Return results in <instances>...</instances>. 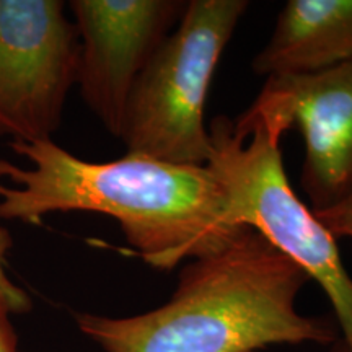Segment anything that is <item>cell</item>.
Returning a JSON list of instances; mask_svg holds the SVG:
<instances>
[{"label": "cell", "mask_w": 352, "mask_h": 352, "mask_svg": "<svg viewBox=\"0 0 352 352\" xmlns=\"http://www.w3.org/2000/svg\"><path fill=\"white\" fill-rule=\"evenodd\" d=\"M315 215L334 239H341V236L352 239V196L342 201L341 204L323 212H316Z\"/></svg>", "instance_id": "cell-10"}, {"label": "cell", "mask_w": 352, "mask_h": 352, "mask_svg": "<svg viewBox=\"0 0 352 352\" xmlns=\"http://www.w3.org/2000/svg\"><path fill=\"white\" fill-rule=\"evenodd\" d=\"M12 246V236L6 228H0V300L12 314H21L30 308V298L20 287L8 279L6 272V256Z\"/></svg>", "instance_id": "cell-9"}, {"label": "cell", "mask_w": 352, "mask_h": 352, "mask_svg": "<svg viewBox=\"0 0 352 352\" xmlns=\"http://www.w3.org/2000/svg\"><path fill=\"white\" fill-rule=\"evenodd\" d=\"M12 311L0 300V352H16V336L15 329L10 323Z\"/></svg>", "instance_id": "cell-11"}, {"label": "cell", "mask_w": 352, "mask_h": 352, "mask_svg": "<svg viewBox=\"0 0 352 352\" xmlns=\"http://www.w3.org/2000/svg\"><path fill=\"white\" fill-rule=\"evenodd\" d=\"M80 41L59 0H0V138L50 140L77 83Z\"/></svg>", "instance_id": "cell-5"}, {"label": "cell", "mask_w": 352, "mask_h": 352, "mask_svg": "<svg viewBox=\"0 0 352 352\" xmlns=\"http://www.w3.org/2000/svg\"><path fill=\"white\" fill-rule=\"evenodd\" d=\"M253 107L305 140L300 188L311 212L352 196V60L318 72L266 77Z\"/></svg>", "instance_id": "cell-7"}, {"label": "cell", "mask_w": 352, "mask_h": 352, "mask_svg": "<svg viewBox=\"0 0 352 352\" xmlns=\"http://www.w3.org/2000/svg\"><path fill=\"white\" fill-rule=\"evenodd\" d=\"M77 83L91 113L121 139L140 76L186 10L182 0H72Z\"/></svg>", "instance_id": "cell-6"}, {"label": "cell", "mask_w": 352, "mask_h": 352, "mask_svg": "<svg viewBox=\"0 0 352 352\" xmlns=\"http://www.w3.org/2000/svg\"><path fill=\"white\" fill-rule=\"evenodd\" d=\"M310 277L261 233L243 227L226 246L182 266L173 296L129 318L77 315L104 352H254L338 340L331 320L303 316L297 297Z\"/></svg>", "instance_id": "cell-2"}, {"label": "cell", "mask_w": 352, "mask_h": 352, "mask_svg": "<svg viewBox=\"0 0 352 352\" xmlns=\"http://www.w3.org/2000/svg\"><path fill=\"white\" fill-rule=\"evenodd\" d=\"M352 60V0H289L253 59L258 76L318 72Z\"/></svg>", "instance_id": "cell-8"}, {"label": "cell", "mask_w": 352, "mask_h": 352, "mask_svg": "<svg viewBox=\"0 0 352 352\" xmlns=\"http://www.w3.org/2000/svg\"><path fill=\"white\" fill-rule=\"evenodd\" d=\"M208 132L206 166L226 189L233 217L261 233L321 285L342 340L352 347V277L336 239L290 186L280 152L284 122L252 104L236 120L217 116Z\"/></svg>", "instance_id": "cell-3"}, {"label": "cell", "mask_w": 352, "mask_h": 352, "mask_svg": "<svg viewBox=\"0 0 352 352\" xmlns=\"http://www.w3.org/2000/svg\"><path fill=\"white\" fill-rule=\"evenodd\" d=\"M327 352H352V347L342 338H338L333 344H329V349Z\"/></svg>", "instance_id": "cell-12"}, {"label": "cell", "mask_w": 352, "mask_h": 352, "mask_svg": "<svg viewBox=\"0 0 352 352\" xmlns=\"http://www.w3.org/2000/svg\"><path fill=\"white\" fill-rule=\"evenodd\" d=\"M246 0H189L127 107L121 140L127 153L175 165L206 166L210 157L204 107Z\"/></svg>", "instance_id": "cell-4"}, {"label": "cell", "mask_w": 352, "mask_h": 352, "mask_svg": "<svg viewBox=\"0 0 352 352\" xmlns=\"http://www.w3.org/2000/svg\"><path fill=\"white\" fill-rule=\"evenodd\" d=\"M32 168L0 158V219L39 223L54 212H95L120 223L148 266L170 271L217 252L245 226L208 166L126 153L87 162L54 140L10 142Z\"/></svg>", "instance_id": "cell-1"}]
</instances>
